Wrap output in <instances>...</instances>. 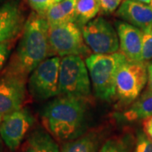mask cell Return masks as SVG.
<instances>
[{
	"instance_id": "1",
	"label": "cell",
	"mask_w": 152,
	"mask_h": 152,
	"mask_svg": "<svg viewBox=\"0 0 152 152\" xmlns=\"http://www.w3.org/2000/svg\"><path fill=\"white\" fill-rule=\"evenodd\" d=\"M49 24L33 11L23 29L16 49L3 72L27 78L42 61L50 57Z\"/></svg>"
},
{
	"instance_id": "2",
	"label": "cell",
	"mask_w": 152,
	"mask_h": 152,
	"mask_svg": "<svg viewBox=\"0 0 152 152\" xmlns=\"http://www.w3.org/2000/svg\"><path fill=\"white\" fill-rule=\"evenodd\" d=\"M86 100L59 96L42 111L44 127L59 141H70L83 135L86 124Z\"/></svg>"
},
{
	"instance_id": "3",
	"label": "cell",
	"mask_w": 152,
	"mask_h": 152,
	"mask_svg": "<svg viewBox=\"0 0 152 152\" xmlns=\"http://www.w3.org/2000/svg\"><path fill=\"white\" fill-rule=\"evenodd\" d=\"M128 60L120 52L112 54H91L86 59L95 96L111 102L116 96V78Z\"/></svg>"
},
{
	"instance_id": "4",
	"label": "cell",
	"mask_w": 152,
	"mask_h": 152,
	"mask_svg": "<svg viewBox=\"0 0 152 152\" xmlns=\"http://www.w3.org/2000/svg\"><path fill=\"white\" fill-rule=\"evenodd\" d=\"M91 78L86 61L80 56L61 58L59 96L87 100L91 95Z\"/></svg>"
},
{
	"instance_id": "5",
	"label": "cell",
	"mask_w": 152,
	"mask_h": 152,
	"mask_svg": "<svg viewBox=\"0 0 152 152\" xmlns=\"http://www.w3.org/2000/svg\"><path fill=\"white\" fill-rule=\"evenodd\" d=\"M48 40L50 57H82L90 53L84 41L81 28L73 21L49 26Z\"/></svg>"
},
{
	"instance_id": "6",
	"label": "cell",
	"mask_w": 152,
	"mask_h": 152,
	"mask_svg": "<svg viewBox=\"0 0 152 152\" xmlns=\"http://www.w3.org/2000/svg\"><path fill=\"white\" fill-rule=\"evenodd\" d=\"M60 62L59 57H49L30 75L27 89L33 99L45 101L59 96Z\"/></svg>"
},
{
	"instance_id": "7",
	"label": "cell",
	"mask_w": 152,
	"mask_h": 152,
	"mask_svg": "<svg viewBox=\"0 0 152 152\" xmlns=\"http://www.w3.org/2000/svg\"><path fill=\"white\" fill-rule=\"evenodd\" d=\"M147 65L144 61H127L121 66L116 78V96L123 104L135 101L148 81Z\"/></svg>"
},
{
	"instance_id": "8",
	"label": "cell",
	"mask_w": 152,
	"mask_h": 152,
	"mask_svg": "<svg viewBox=\"0 0 152 152\" xmlns=\"http://www.w3.org/2000/svg\"><path fill=\"white\" fill-rule=\"evenodd\" d=\"M84 41L94 54H112L119 50V39L113 25L97 17L81 27Z\"/></svg>"
},
{
	"instance_id": "9",
	"label": "cell",
	"mask_w": 152,
	"mask_h": 152,
	"mask_svg": "<svg viewBox=\"0 0 152 152\" xmlns=\"http://www.w3.org/2000/svg\"><path fill=\"white\" fill-rule=\"evenodd\" d=\"M34 124V118L28 109H18L3 118L0 136L11 151H15Z\"/></svg>"
},
{
	"instance_id": "10",
	"label": "cell",
	"mask_w": 152,
	"mask_h": 152,
	"mask_svg": "<svg viewBox=\"0 0 152 152\" xmlns=\"http://www.w3.org/2000/svg\"><path fill=\"white\" fill-rule=\"evenodd\" d=\"M27 78L3 72L0 76V116L20 109L27 94Z\"/></svg>"
},
{
	"instance_id": "11",
	"label": "cell",
	"mask_w": 152,
	"mask_h": 152,
	"mask_svg": "<svg viewBox=\"0 0 152 152\" xmlns=\"http://www.w3.org/2000/svg\"><path fill=\"white\" fill-rule=\"evenodd\" d=\"M26 17L20 0H7L0 5V43L20 37Z\"/></svg>"
},
{
	"instance_id": "12",
	"label": "cell",
	"mask_w": 152,
	"mask_h": 152,
	"mask_svg": "<svg viewBox=\"0 0 152 152\" xmlns=\"http://www.w3.org/2000/svg\"><path fill=\"white\" fill-rule=\"evenodd\" d=\"M117 32L119 39L120 53L128 61H143V35L139 28L124 21L117 22Z\"/></svg>"
},
{
	"instance_id": "13",
	"label": "cell",
	"mask_w": 152,
	"mask_h": 152,
	"mask_svg": "<svg viewBox=\"0 0 152 152\" xmlns=\"http://www.w3.org/2000/svg\"><path fill=\"white\" fill-rule=\"evenodd\" d=\"M117 15L143 32L152 29V8L146 4L134 0H124L118 9Z\"/></svg>"
},
{
	"instance_id": "14",
	"label": "cell",
	"mask_w": 152,
	"mask_h": 152,
	"mask_svg": "<svg viewBox=\"0 0 152 152\" xmlns=\"http://www.w3.org/2000/svg\"><path fill=\"white\" fill-rule=\"evenodd\" d=\"M21 152H60L53 136L43 128L32 130L22 145Z\"/></svg>"
},
{
	"instance_id": "15",
	"label": "cell",
	"mask_w": 152,
	"mask_h": 152,
	"mask_svg": "<svg viewBox=\"0 0 152 152\" xmlns=\"http://www.w3.org/2000/svg\"><path fill=\"white\" fill-rule=\"evenodd\" d=\"M124 116L128 121L145 120L152 117V92L145 93L125 112Z\"/></svg>"
},
{
	"instance_id": "16",
	"label": "cell",
	"mask_w": 152,
	"mask_h": 152,
	"mask_svg": "<svg viewBox=\"0 0 152 152\" xmlns=\"http://www.w3.org/2000/svg\"><path fill=\"white\" fill-rule=\"evenodd\" d=\"M98 145L99 141L96 134L90 133L66 142L61 148L60 152H97Z\"/></svg>"
},
{
	"instance_id": "17",
	"label": "cell",
	"mask_w": 152,
	"mask_h": 152,
	"mask_svg": "<svg viewBox=\"0 0 152 152\" xmlns=\"http://www.w3.org/2000/svg\"><path fill=\"white\" fill-rule=\"evenodd\" d=\"M100 10L98 0H79L76 6L75 23L81 28L94 20Z\"/></svg>"
},
{
	"instance_id": "18",
	"label": "cell",
	"mask_w": 152,
	"mask_h": 152,
	"mask_svg": "<svg viewBox=\"0 0 152 152\" xmlns=\"http://www.w3.org/2000/svg\"><path fill=\"white\" fill-rule=\"evenodd\" d=\"M45 18L48 22L49 26L59 25V24L69 21L63 10L59 3L56 4L49 9L45 15Z\"/></svg>"
},
{
	"instance_id": "19",
	"label": "cell",
	"mask_w": 152,
	"mask_h": 152,
	"mask_svg": "<svg viewBox=\"0 0 152 152\" xmlns=\"http://www.w3.org/2000/svg\"><path fill=\"white\" fill-rule=\"evenodd\" d=\"M29 5L35 13L45 17L47 12L53 6L61 2V0H27Z\"/></svg>"
},
{
	"instance_id": "20",
	"label": "cell",
	"mask_w": 152,
	"mask_h": 152,
	"mask_svg": "<svg viewBox=\"0 0 152 152\" xmlns=\"http://www.w3.org/2000/svg\"><path fill=\"white\" fill-rule=\"evenodd\" d=\"M99 152H128V148L122 140L112 138L104 143Z\"/></svg>"
},
{
	"instance_id": "21",
	"label": "cell",
	"mask_w": 152,
	"mask_h": 152,
	"mask_svg": "<svg viewBox=\"0 0 152 152\" xmlns=\"http://www.w3.org/2000/svg\"><path fill=\"white\" fill-rule=\"evenodd\" d=\"M143 61L152 60V29L143 35Z\"/></svg>"
},
{
	"instance_id": "22",
	"label": "cell",
	"mask_w": 152,
	"mask_h": 152,
	"mask_svg": "<svg viewBox=\"0 0 152 152\" xmlns=\"http://www.w3.org/2000/svg\"><path fill=\"white\" fill-rule=\"evenodd\" d=\"M79 0H63L59 2L60 5L69 21L75 22L76 6Z\"/></svg>"
},
{
	"instance_id": "23",
	"label": "cell",
	"mask_w": 152,
	"mask_h": 152,
	"mask_svg": "<svg viewBox=\"0 0 152 152\" xmlns=\"http://www.w3.org/2000/svg\"><path fill=\"white\" fill-rule=\"evenodd\" d=\"M100 8L104 14H112L118 10L124 0H98Z\"/></svg>"
},
{
	"instance_id": "24",
	"label": "cell",
	"mask_w": 152,
	"mask_h": 152,
	"mask_svg": "<svg viewBox=\"0 0 152 152\" xmlns=\"http://www.w3.org/2000/svg\"><path fill=\"white\" fill-rule=\"evenodd\" d=\"M13 46H14V41L0 43V72L5 65Z\"/></svg>"
},
{
	"instance_id": "25",
	"label": "cell",
	"mask_w": 152,
	"mask_h": 152,
	"mask_svg": "<svg viewBox=\"0 0 152 152\" xmlns=\"http://www.w3.org/2000/svg\"><path fill=\"white\" fill-rule=\"evenodd\" d=\"M134 152H152V140L145 134L139 135Z\"/></svg>"
},
{
	"instance_id": "26",
	"label": "cell",
	"mask_w": 152,
	"mask_h": 152,
	"mask_svg": "<svg viewBox=\"0 0 152 152\" xmlns=\"http://www.w3.org/2000/svg\"><path fill=\"white\" fill-rule=\"evenodd\" d=\"M143 128L145 135L152 140V117L143 120Z\"/></svg>"
},
{
	"instance_id": "27",
	"label": "cell",
	"mask_w": 152,
	"mask_h": 152,
	"mask_svg": "<svg viewBox=\"0 0 152 152\" xmlns=\"http://www.w3.org/2000/svg\"><path fill=\"white\" fill-rule=\"evenodd\" d=\"M148 71V81H147V91L152 92V64L147 65Z\"/></svg>"
},
{
	"instance_id": "28",
	"label": "cell",
	"mask_w": 152,
	"mask_h": 152,
	"mask_svg": "<svg viewBox=\"0 0 152 152\" xmlns=\"http://www.w3.org/2000/svg\"><path fill=\"white\" fill-rule=\"evenodd\" d=\"M4 143L1 136H0V152H4Z\"/></svg>"
},
{
	"instance_id": "29",
	"label": "cell",
	"mask_w": 152,
	"mask_h": 152,
	"mask_svg": "<svg viewBox=\"0 0 152 152\" xmlns=\"http://www.w3.org/2000/svg\"><path fill=\"white\" fill-rule=\"evenodd\" d=\"M134 1H139V2H141V3H144V4H151V0H134Z\"/></svg>"
},
{
	"instance_id": "30",
	"label": "cell",
	"mask_w": 152,
	"mask_h": 152,
	"mask_svg": "<svg viewBox=\"0 0 152 152\" xmlns=\"http://www.w3.org/2000/svg\"><path fill=\"white\" fill-rule=\"evenodd\" d=\"M5 1H7V0H0V5H1V4H2L3 3H4Z\"/></svg>"
},
{
	"instance_id": "31",
	"label": "cell",
	"mask_w": 152,
	"mask_h": 152,
	"mask_svg": "<svg viewBox=\"0 0 152 152\" xmlns=\"http://www.w3.org/2000/svg\"><path fill=\"white\" fill-rule=\"evenodd\" d=\"M3 116H0V124H1V122H2V120H3Z\"/></svg>"
},
{
	"instance_id": "32",
	"label": "cell",
	"mask_w": 152,
	"mask_h": 152,
	"mask_svg": "<svg viewBox=\"0 0 152 152\" xmlns=\"http://www.w3.org/2000/svg\"><path fill=\"white\" fill-rule=\"evenodd\" d=\"M151 7L152 8V0H151Z\"/></svg>"
},
{
	"instance_id": "33",
	"label": "cell",
	"mask_w": 152,
	"mask_h": 152,
	"mask_svg": "<svg viewBox=\"0 0 152 152\" xmlns=\"http://www.w3.org/2000/svg\"><path fill=\"white\" fill-rule=\"evenodd\" d=\"M61 1H63V0H61Z\"/></svg>"
}]
</instances>
